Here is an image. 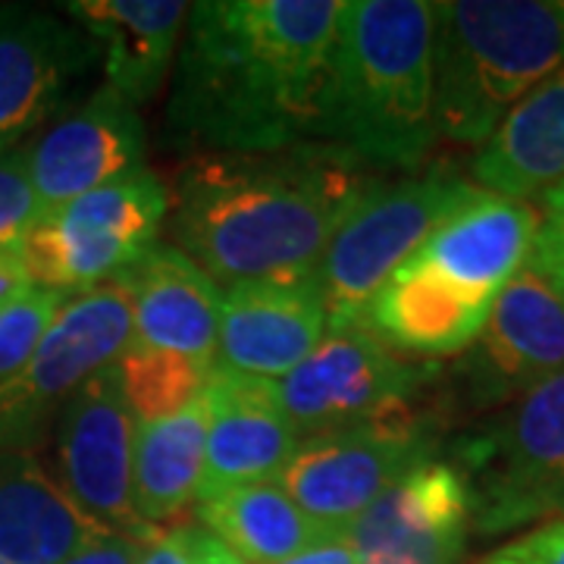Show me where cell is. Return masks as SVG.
Listing matches in <instances>:
<instances>
[{
	"label": "cell",
	"mask_w": 564,
	"mask_h": 564,
	"mask_svg": "<svg viewBox=\"0 0 564 564\" xmlns=\"http://www.w3.org/2000/svg\"><path fill=\"white\" fill-rule=\"evenodd\" d=\"M345 0L192 3L166 139L198 154H273L314 139Z\"/></svg>",
	"instance_id": "1"
},
{
	"label": "cell",
	"mask_w": 564,
	"mask_h": 564,
	"mask_svg": "<svg viewBox=\"0 0 564 564\" xmlns=\"http://www.w3.org/2000/svg\"><path fill=\"white\" fill-rule=\"evenodd\" d=\"M370 182L317 144L273 154H198L170 192L173 248L229 289L314 276Z\"/></svg>",
	"instance_id": "2"
},
{
	"label": "cell",
	"mask_w": 564,
	"mask_h": 564,
	"mask_svg": "<svg viewBox=\"0 0 564 564\" xmlns=\"http://www.w3.org/2000/svg\"><path fill=\"white\" fill-rule=\"evenodd\" d=\"M433 141V3L348 0L311 144L358 166H414Z\"/></svg>",
	"instance_id": "3"
},
{
	"label": "cell",
	"mask_w": 564,
	"mask_h": 564,
	"mask_svg": "<svg viewBox=\"0 0 564 564\" xmlns=\"http://www.w3.org/2000/svg\"><path fill=\"white\" fill-rule=\"evenodd\" d=\"M564 66V0L433 3L436 139L484 148L527 95Z\"/></svg>",
	"instance_id": "4"
},
{
	"label": "cell",
	"mask_w": 564,
	"mask_h": 564,
	"mask_svg": "<svg viewBox=\"0 0 564 564\" xmlns=\"http://www.w3.org/2000/svg\"><path fill=\"white\" fill-rule=\"evenodd\" d=\"M480 188L448 170L367 185L314 270L326 307V333L358 326L426 239Z\"/></svg>",
	"instance_id": "5"
},
{
	"label": "cell",
	"mask_w": 564,
	"mask_h": 564,
	"mask_svg": "<svg viewBox=\"0 0 564 564\" xmlns=\"http://www.w3.org/2000/svg\"><path fill=\"white\" fill-rule=\"evenodd\" d=\"M470 527L499 536L564 518V373L514 395L511 408L458 448Z\"/></svg>",
	"instance_id": "6"
},
{
	"label": "cell",
	"mask_w": 564,
	"mask_h": 564,
	"mask_svg": "<svg viewBox=\"0 0 564 564\" xmlns=\"http://www.w3.org/2000/svg\"><path fill=\"white\" fill-rule=\"evenodd\" d=\"M166 214L170 188L139 166L44 217L20 258L39 289L79 295L135 267L158 245Z\"/></svg>",
	"instance_id": "7"
},
{
	"label": "cell",
	"mask_w": 564,
	"mask_h": 564,
	"mask_svg": "<svg viewBox=\"0 0 564 564\" xmlns=\"http://www.w3.org/2000/svg\"><path fill=\"white\" fill-rule=\"evenodd\" d=\"M426 377V367L399 358L367 323H358L326 333L292 373L273 383L302 443H311L358 426L411 421L408 402Z\"/></svg>",
	"instance_id": "8"
},
{
	"label": "cell",
	"mask_w": 564,
	"mask_h": 564,
	"mask_svg": "<svg viewBox=\"0 0 564 564\" xmlns=\"http://www.w3.org/2000/svg\"><path fill=\"white\" fill-rule=\"evenodd\" d=\"M135 339L126 276L73 295L47 326L32 361L0 386V448L25 445L54 404L120 361Z\"/></svg>",
	"instance_id": "9"
},
{
	"label": "cell",
	"mask_w": 564,
	"mask_h": 564,
	"mask_svg": "<svg viewBox=\"0 0 564 564\" xmlns=\"http://www.w3.org/2000/svg\"><path fill=\"white\" fill-rule=\"evenodd\" d=\"M430 452L433 445L414 417L358 426L304 443L276 484L314 524L345 533L386 489L433 458Z\"/></svg>",
	"instance_id": "10"
},
{
	"label": "cell",
	"mask_w": 564,
	"mask_h": 564,
	"mask_svg": "<svg viewBox=\"0 0 564 564\" xmlns=\"http://www.w3.org/2000/svg\"><path fill=\"white\" fill-rule=\"evenodd\" d=\"M132 455L135 421L113 364L63 402L57 426L61 486L95 524L151 543L161 530L144 524L135 511Z\"/></svg>",
	"instance_id": "11"
},
{
	"label": "cell",
	"mask_w": 564,
	"mask_h": 564,
	"mask_svg": "<svg viewBox=\"0 0 564 564\" xmlns=\"http://www.w3.org/2000/svg\"><path fill=\"white\" fill-rule=\"evenodd\" d=\"M470 496L458 467L426 458L345 530L358 564H458Z\"/></svg>",
	"instance_id": "12"
},
{
	"label": "cell",
	"mask_w": 564,
	"mask_h": 564,
	"mask_svg": "<svg viewBox=\"0 0 564 564\" xmlns=\"http://www.w3.org/2000/svg\"><path fill=\"white\" fill-rule=\"evenodd\" d=\"M144 122L135 104L101 85L76 113L57 120L29 151V176L51 217L69 202L144 166Z\"/></svg>",
	"instance_id": "13"
},
{
	"label": "cell",
	"mask_w": 564,
	"mask_h": 564,
	"mask_svg": "<svg viewBox=\"0 0 564 564\" xmlns=\"http://www.w3.org/2000/svg\"><path fill=\"white\" fill-rule=\"evenodd\" d=\"M326 307L314 276L239 282L220 292L214 367L282 380L323 343Z\"/></svg>",
	"instance_id": "14"
},
{
	"label": "cell",
	"mask_w": 564,
	"mask_h": 564,
	"mask_svg": "<svg viewBox=\"0 0 564 564\" xmlns=\"http://www.w3.org/2000/svg\"><path fill=\"white\" fill-rule=\"evenodd\" d=\"M204 404L207 448L198 502L229 486L276 480L304 445L295 423L282 411L273 380L214 367Z\"/></svg>",
	"instance_id": "15"
},
{
	"label": "cell",
	"mask_w": 564,
	"mask_h": 564,
	"mask_svg": "<svg viewBox=\"0 0 564 564\" xmlns=\"http://www.w3.org/2000/svg\"><path fill=\"white\" fill-rule=\"evenodd\" d=\"M101 57L88 32L51 13H0V151L47 120L66 88Z\"/></svg>",
	"instance_id": "16"
},
{
	"label": "cell",
	"mask_w": 564,
	"mask_h": 564,
	"mask_svg": "<svg viewBox=\"0 0 564 564\" xmlns=\"http://www.w3.org/2000/svg\"><path fill=\"white\" fill-rule=\"evenodd\" d=\"M540 214L530 202L477 192L426 239L414 261L474 302L492 304L530 261Z\"/></svg>",
	"instance_id": "17"
},
{
	"label": "cell",
	"mask_w": 564,
	"mask_h": 564,
	"mask_svg": "<svg viewBox=\"0 0 564 564\" xmlns=\"http://www.w3.org/2000/svg\"><path fill=\"white\" fill-rule=\"evenodd\" d=\"M564 373V292L524 267L489 307L474 343L477 389L524 392Z\"/></svg>",
	"instance_id": "18"
},
{
	"label": "cell",
	"mask_w": 564,
	"mask_h": 564,
	"mask_svg": "<svg viewBox=\"0 0 564 564\" xmlns=\"http://www.w3.org/2000/svg\"><path fill=\"white\" fill-rule=\"evenodd\" d=\"M135 345L214 367L220 336V289L173 245H154L126 273Z\"/></svg>",
	"instance_id": "19"
},
{
	"label": "cell",
	"mask_w": 564,
	"mask_h": 564,
	"mask_svg": "<svg viewBox=\"0 0 564 564\" xmlns=\"http://www.w3.org/2000/svg\"><path fill=\"white\" fill-rule=\"evenodd\" d=\"M66 10L101 44L104 85L135 107L161 91L192 13L185 0H76Z\"/></svg>",
	"instance_id": "20"
},
{
	"label": "cell",
	"mask_w": 564,
	"mask_h": 564,
	"mask_svg": "<svg viewBox=\"0 0 564 564\" xmlns=\"http://www.w3.org/2000/svg\"><path fill=\"white\" fill-rule=\"evenodd\" d=\"M110 533L69 499L32 455L0 448V558L10 564H63Z\"/></svg>",
	"instance_id": "21"
},
{
	"label": "cell",
	"mask_w": 564,
	"mask_h": 564,
	"mask_svg": "<svg viewBox=\"0 0 564 564\" xmlns=\"http://www.w3.org/2000/svg\"><path fill=\"white\" fill-rule=\"evenodd\" d=\"M492 304L474 302L421 261L404 263L367 311V326L395 351L440 358L477 343Z\"/></svg>",
	"instance_id": "22"
},
{
	"label": "cell",
	"mask_w": 564,
	"mask_h": 564,
	"mask_svg": "<svg viewBox=\"0 0 564 564\" xmlns=\"http://www.w3.org/2000/svg\"><path fill=\"white\" fill-rule=\"evenodd\" d=\"M470 173L484 192L514 202L540 198L564 180V66L505 117Z\"/></svg>",
	"instance_id": "23"
},
{
	"label": "cell",
	"mask_w": 564,
	"mask_h": 564,
	"mask_svg": "<svg viewBox=\"0 0 564 564\" xmlns=\"http://www.w3.org/2000/svg\"><path fill=\"white\" fill-rule=\"evenodd\" d=\"M207 448V404L204 395L180 414L135 426L132 496L148 527L163 530L180 521L182 511L198 502Z\"/></svg>",
	"instance_id": "24"
},
{
	"label": "cell",
	"mask_w": 564,
	"mask_h": 564,
	"mask_svg": "<svg viewBox=\"0 0 564 564\" xmlns=\"http://www.w3.org/2000/svg\"><path fill=\"white\" fill-rule=\"evenodd\" d=\"M198 524L229 545L248 564H280L329 533L314 524L276 480L220 489L198 502Z\"/></svg>",
	"instance_id": "25"
},
{
	"label": "cell",
	"mask_w": 564,
	"mask_h": 564,
	"mask_svg": "<svg viewBox=\"0 0 564 564\" xmlns=\"http://www.w3.org/2000/svg\"><path fill=\"white\" fill-rule=\"evenodd\" d=\"M210 370L214 367H204L192 358L135 343L129 345V351L117 361L122 395H126L135 426L173 417L182 408L198 402L207 389Z\"/></svg>",
	"instance_id": "26"
},
{
	"label": "cell",
	"mask_w": 564,
	"mask_h": 564,
	"mask_svg": "<svg viewBox=\"0 0 564 564\" xmlns=\"http://www.w3.org/2000/svg\"><path fill=\"white\" fill-rule=\"evenodd\" d=\"M73 295L54 289H32L20 302L0 307V386L10 383L32 361L47 326Z\"/></svg>",
	"instance_id": "27"
},
{
	"label": "cell",
	"mask_w": 564,
	"mask_h": 564,
	"mask_svg": "<svg viewBox=\"0 0 564 564\" xmlns=\"http://www.w3.org/2000/svg\"><path fill=\"white\" fill-rule=\"evenodd\" d=\"M44 217L47 214L29 176L25 151H0V251H20Z\"/></svg>",
	"instance_id": "28"
},
{
	"label": "cell",
	"mask_w": 564,
	"mask_h": 564,
	"mask_svg": "<svg viewBox=\"0 0 564 564\" xmlns=\"http://www.w3.org/2000/svg\"><path fill=\"white\" fill-rule=\"evenodd\" d=\"M536 214H540V226L527 267L543 273L545 280L564 292V180L540 195Z\"/></svg>",
	"instance_id": "29"
},
{
	"label": "cell",
	"mask_w": 564,
	"mask_h": 564,
	"mask_svg": "<svg viewBox=\"0 0 564 564\" xmlns=\"http://www.w3.org/2000/svg\"><path fill=\"white\" fill-rule=\"evenodd\" d=\"M477 564H564V518L527 530Z\"/></svg>",
	"instance_id": "30"
},
{
	"label": "cell",
	"mask_w": 564,
	"mask_h": 564,
	"mask_svg": "<svg viewBox=\"0 0 564 564\" xmlns=\"http://www.w3.org/2000/svg\"><path fill=\"white\" fill-rule=\"evenodd\" d=\"M144 545H148L144 540H132L122 533H104L63 564H139Z\"/></svg>",
	"instance_id": "31"
},
{
	"label": "cell",
	"mask_w": 564,
	"mask_h": 564,
	"mask_svg": "<svg viewBox=\"0 0 564 564\" xmlns=\"http://www.w3.org/2000/svg\"><path fill=\"white\" fill-rule=\"evenodd\" d=\"M176 536H180L182 549L188 555V564H248L242 555H236L229 545L217 540L210 530H204L202 524H180Z\"/></svg>",
	"instance_id": "32"
},
{
	"label": "cell",
	"mask_w": 564,
	"mask_h": 564,
	"mask_svg": "<svg viewBox=\"0 0 564 564\" xmlns=\"http://www.w3.org/2000/svg\"><path fill=\"white\" fill-rule=\"evenodd\" d=\"M32 289H39V285L29 276L20 251H0V307L20 302Z\"/></svg>",
	"instance_id": "33"
},
{
	"label": "cell",
	"mask_w": 564,
	"mask_h": 564,
	"mask_svg": "<svg viewBox=\"0 0 564 564\" xmlns=\"http://www.w3.org/2000/svg\"><path fill=\"white\" fill-rule=\"evenodd\" d=\"M280 564H358V558H355V549L343 533V536H329L323 543L311 545V549H304V552Z\"/></svg>",
	"instance_id": "34"
},
{
	"label": "cell",
	"mask_w": 564,
	"mask_h": 564,
	"mask_svg": "<svg viewBox=\"0 0 564 564\" xmlns=\"http://www.w3.org/2000/svg\"><path fill=\"white\" fill-rule=\"evenodd\" d=\"M139 564H188V555L182 549L176 530H161L151 543L144 545Z\"/></svg>",
	"instance_id": "35"
},
{
	"label": "cell",
	"mask_w": 564,
	"mask_h": 564,
	"mask_svg": "<svg viewBox=\"0 0 564 564\" xmlns=\"http://www.w3.org/2000/svg\"><path fill=\"white\" fill-rule=\"evenodd\" d=\"M0 564H10V562H3V558H0Z\"/></svg>",
	"instance_id": "36"
}]
</instances>
